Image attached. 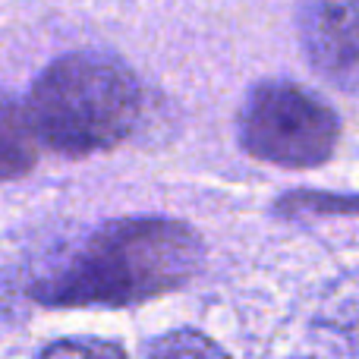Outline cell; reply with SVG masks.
<instances>
[{"label":"cell","mask_w":359,"mask_h":359,"mask_svg":"<svg viewBox=\"0 0 359 359\" xmlns=\"http://www.w3.org/2000/svg\"><path fill=\"white\" fill-rule=\"evenodd\" d=\"M142 107L139 82L120 60L79 50L54 60L32 88L29 111L48 149L69 158L120 145Z\"/></svg>","instance_id":"cell-2"},{"label":"cell","mask_w":359,"mask_h":359,"mask_svg":"<svg viewBox=\"0 0 359 359\" xmlns=\"http://www.w3.org/2000/svg\"><path fill=\"white\" fill-rule=\"evenodd\" d=\"M41 136L32 120L29 104L0 98V180L25 177L38 161Z\"/></svg>","instance_id":"cell-5"},{"label":"cell","mask_w":359,"mask_h":359,"mask_svg":"<svg viewBox=\"0 0 359 359\" xmlns=\"http://www.w3.org/2000/svg\"><path fill=\"white\" fill-rule=\"evenodd\" d=\"M278 211H284V217H293V215H356V211H359V196L293 192V196L280 198Z\"/></svg>","instance_id":"cell-7"},{"label":"cell","mask_w":359,"mask_h":359,"mask_svg":"<svg viewBox=\"0 0 359 359\" xmlns=\"http://www.w3.org/2000/svg\"><path fill=\"white\" fill-rule=\"evenodd\" d=\"M297 22L312 69L359 95V0H297Z\"/></svg>","instance_id":"cell-4"},{"label":"cell","mask_w":359,"mask_h":359,"mask_svg":"<svg viewBox=\"0 0 359 359\" xmlns=\"http://www.w3.org/2000/svg\"><path fill=\"white\" fill-rule=\"evenodd\" d=\"M149 359H230L211 337L192 328H177L158 337L149 350Z\"/></svg>","instance_id":"cell-6"},{"label":"cell","mask_w":359,"mask_h":359,"mask_svg":"<svg viewBox=\"0 0 359 359\" xmlns=\"http://www.w3.org/2000/svg\"><path fill=\"white\" fill-rule=\"evenodd\" d=\"M38 359H126L123 347L101 337H67L41 350Z\"/></svg>","instance_id":"cell-8"},{"label":"cell","mask_w":359,"mask_h":359,"mask_svg":"<svg viewBox=\"0 0 359 359\" xmlns=\"http://www.w3.org/2000/svg\"><path fill=\"white\" fill-rule=\"evenodd\" d=\"M198 233L174 217H120L98 227L60 268L32 287L50 309L136 306L180 290L202 268Z\"/></svg>","instance_id":"cell-1"},{"label":"cell","mask_w":359,"mask_h":359,"mask_svg":"<svg viewBox=\"0 0 359 359\" xmlns=\"http://www.w3.org/2000/svg\"><path fill=\"white\" fill-rule=\"evenodd\" d=\"M243 149L280 168H318L337 149V114L297 82L268 79L246 95L236 117Z\"/></svg>","instance_id":"cell-3"}]
</instances>
